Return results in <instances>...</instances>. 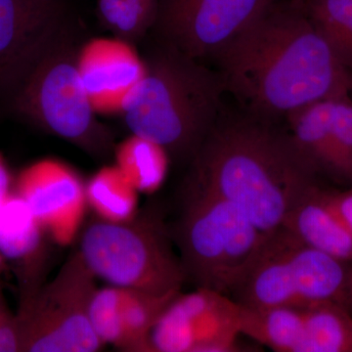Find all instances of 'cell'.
<instances>
[{
  "label": "cell",
  "mask_w": 352,
  "mask_h": 352,
  "mask_svg": "<svg viewBox=\"0 0 352 352\" xmlns=\"http://www.w3.org/2000/svg\"><path fill=\"white\" fill-rule=\"evenodd\" d=\"M217 56L224 87L256 119L349 99L352 90L351 72L309 16L274 4Z\"/></svg>",
  "instance_id": "6da1fadb"
},
{
  "label": "cell",
  "mask_w": 352,
  "mask_h": 352,
  "mask_svg": "<svg viewBox=\"0 0 352 352\" xmlns=\"http://www.w3.org/2000/svg\"><path fill=\"white\" fill-rule=\"evenodd\" d=\"M190 163L187 180L230 201L265 234L315 186L292 136L258 119L217 122Z\"/></svg>",
  "instance_id": "7a4b0ae2"
},
{
  "label": "cell",
  "mask_w": 352,
  "mask_h": 352,
  "mask_svg": "<svg viewBox=\"0 0 352 352\" xmlns=\"http://www.w3.org/2000/svg\"><path fill=\"white\" fill-rule=\"evenodd\" d=\"M82 28L69 9L0 78L6 112L96 159L115 149L80 76Z\"/></svg>",
  "instance_id": "3957f363"
},
{
  "label": "cell",
  "mask_w": 352,
  "mask_h": 352,
  "mask_svg": "<svg viewBox=\"0 0 352 352\" xmlns=\"http://www.w3.org/2000/svg\"><path fill=\"white\" fill-rule=\"evenodd\" d=\"M143 61L144 75L122 106L124 124L168 156L191 161L219 122L221 78L164 43Z\"/></svg>",
  "instance_id": "277c9868"
},
{
  "label": "cell",
  "mask_w": 352,
  "mask_h": 352,
  "mask_svg": "<svg viewBox=\"0 0 352 352\" xmlns=\"http://www.w3.org/2000/svg\"><path fill=\"white\" fill-rule=\"evenodd\" d=\"M175 231L187 279L229 296L247 276L268 234L230 201L185 179Z\"/></svg>",
  "instance_id": "5b68a950"
},
{
  "label": "cell",
  "mask_w": 352,
  "mask_h": 352,
  "mask_svg": "<svg viewBox=\"0 0 352 352\" xmlns=\"http://www.w3.org/2000/svg\"><path fill=\"white\" fill-rule=\"evenodd\" d=\"M173 243L163 217L147 208L129 221L95 217L83 228L78 251L107 285L166 296L179 293L187 280Z\"/></svg>",
  "instance_id": "8992f818"
},
{
  "label": "cell",
  "mask_w": 352,
  "mask_h": 352,
  "mask_svg": "<svg viewBox=\"0 0 352 352\" xmlns=\"http://www.w3.org/2000/svg\"><path fill=\"white\" fill-rule=\"evenodd\" d=\"M349 263L310 247L281 227L268 234L233 300L250 308L344 305L351 295Z\"/></svg>",
  "instance_id": "52a82bcc"
},
{
  "label": "cell",
  "mask_w": 352,
  "mask_h": 352,
  "mask_svg": "<svg viewBox=\"0 0 352 352\" xmlns=\"http://www.w3.org/2000/svg\"><path fill=\"white\" fill-rule=\"evenodd\" d=\"M97 278L80 252L56 275L20 298L16 312L20 352H95L104 344L90 322Z\"/></svg>",
  "instance_id": "ba28073f"
},
{
  "label": "cell",
  "mask_w": 352,
  "mask_h": 352,
  "mask_svg": "<svg viewBox=\"0 0 352 352\" xmlns=\"http://www.w3.org/2000/svg\"><path fill=\"white\" fill-rule=\"evenodd\" d=\"M274 0H157L153 29L164 43L200 61L217 56Z\"/></svg>",
  "instance_id": "9c48e42d"
},
{
  "label": "cell",
  "mask_w": 352,
  "mask_h": 352,
  "mask_svg": "<svg viewBox=\"0 0 352 352\" xmlns=\"http://www.w3.org/2000/svg\"><path fill=\"white\" fill-rule=\"evenodd\" d=\"M242 305L206 288L178 294L152 329V352H234L239 344Z\"/></svg>",
  "instance_id": "30bf717a"
},
{
  "label": "cell",
  "mask_w": 352,
  "mask_h": 352,
  "mask_svg": "<svg viewBox=\"0 0 352 352\" xmlns=\"http://www.w3.org/2000/svg\"><path fill=\"white\" fill-rule=\"evenodd\" d=\"M13 190L46 235L59 244L76 237L87 203L85 183L73 168L59 160H39L21 171Z\"/></svg>",
  "instance_id": "8fae6325"
},
{
  "label": "cell",
  "mask_w": 352,
  "mask_h": 352,
  "mask_svg": "<svg viewBox=\"0 0 352 352\" xmlns=\"http://www.w3.org/2000/svg\"><path fill=\"white\" fill-rule=\"evenodd\" d=\"M179 293L157 296L112 285L97 288L90 305L92 328L104 346L126 352H152V329Z\"/></svg>",
  "instance_id": "7c38bea8"
},
{
  "label": "cell",
  "mask_w": 352,
  "mask_h": 352,
  "mask_svg": "<svg viewBox=\"0 0 352 352\" xmlns=\"http://www.w3.org/2000/svg\"><path fill=\"white\" fill-rule=\"evenodd\" d=\"M46 237L38 219L13 190L0 205V254L15 273L20 298L44 282Z\"/></svg>",
  "instance_id": "4fadbf2b"
},
{
  "label": "cell",
  "mask_w": 352,
  "mask_h": 352,
  "mask_svg": "<svg viewBox=\"0 0 352 352\" xmlns=\"http://www.w3.org/2000/svg\"><path fill=\"white\" fill-rule=\"evenodd\" d=\"M78 68L88 95L96 103L122 106L144 75V61L132 44L115 39H95L82 44Z\"/></svg>",
  "instance_id": "5bb4252c"
},
{
  "label": "cell",
  "mask_w": 352,
  "mask_h": 352,
  "mask_svg": "<svg viewBox=\"0 0 352 352\" xmlns=\"http://www.w3.org/2000/svg\"><path fill=\"white\" fill-rule=\"evenodd\" d=\"M305 244L352 263V231L340 215L333 194L315 185L287 215L283 226Z\"/></svg>",
  "instance_id": "9a60e30c"
},
{
  "label": "cell",
  "mask_w": 352,
  "mask_h": 352,
  "mask_svg": "<svg viewBox=\"0 0 352 352\" xmlns=\"http://www.w3.org/2000/svg\"><path fill=\"white\" fill-rule=\"evenodd\" d=\"M67 9L63 0H0V78Z\"/></svg>",
  "instance_id": "2e32d148"
},
{
  "label": "cell",
  "mask_w": 352,
  "mask_h": 352,
  "mask_svg": "<svg viewBox=\"0 0 352 352\" xmlns=\"http://www.w3.org/2000/svg\"><path fill=\"white\" fill-rule=\"evenodd\" d=\"M305 323V308H250L242 305V335L278 352H298Z\"/></svg>",
  "instance_id": "e0dca14e"
},
{
  "label": "cell",
  "mask_w": 352,
  "mask_h": 352,
  "mask_svg": "<svg viewBox=\"0 0 352 352\" xmlns=\"http://www.w3.org/2000/svg\"><path fill=\"white\" fill-rule=\"evenodd\" d=\"M333 101L316 102L288 116L292 138L315 171H331Z\"/></svg>",
  "instance_id": "ac0fdd59"
},
{
  "label": "cell",
  "mask_w": 352,
  "mask_h": 352,
  "mask_svg": "<svg viewBox=\"0 0 352 352\" xmlns=\"http://www.w3.org/2000/svg\"><path fill=\"white\" fill-rule=\"evenodd\" d=\"M115 164L139 194H153L166 179L168 152L149 139L131 134L115 146Z\"/></svg>",
  "instance_id": "d6986e66"
},
{
  "label": "cell",
  "mask_w": 352,
  "mask_h": 352,
  "mask_svg": "<svg viewBox=\"0 0 352 352\" xmlns=\"http://www.w3.org/2000/svg\"><path fill=\"white\" fill-rule=\"evenodd\" d=\"M138 190L116 164L96 171L85 183L88 207L97 219L124 222L133 219L138 208Z\"/></svg>",
  "instance_id": "ffe728a7"
},
{
  "label": "cell",
  "mask_w": 352,
  "mask_h": 352,
  "mask_svg": "<svg viewBox=\"0 0 352 352\" xmlns=\"http://www.w3.org/2000/svg\"><path fill=\"white\" fill-rule=\"evenodd\" d=\"M298 352H352V316L344 305L323 302L305 308Z\"/></svg>",
  "instance_id": "44dd1931"
},
{
  "label": "cell",
  "mask_w": 352,
  "mask_h": 352,
  "mask_svg": "<svg viewBox=\"0 0 352 352\" xmlns=\"http://www.w3.org/2000/svg\"><path fill=\"white\" fill-rule=\"evenodd\" d=\"M309 18L336 57L352 73V0H311Z\"/></svg>",
  "instance_id": "7402d4cb"
},
{
  "label": "cell",
  "mask_w": 352,
  "mask_h": 352,
  "mask_svg": "<svg viewBox=\"0 0 352 352\" xmlns=\"http://www.w3.org/2000/svg\"><path fill=\"white\" fill-rule=\"evenodd\" d=\"M157 6L132 0H97L102 25L115 38L131 44L154 27Z\"/></svg>",
  "instance_id": "603a6c76"
},
{
  "label": "cell",
  "mask_w": 352,
  "mask_h": 352,
  "mask_svg": "<svg viewBox=\"0 0 352 352\" xmlns=\"http://www.w3.org/2000/svg\"><path fill=\"white\" fill-rule=\"evenodd\" d=\"M331 173L352 182V102L333 101Z\"/></svg>",
  "instance_id": "cb8c5ba5"
},
{
  "label": "cell",
  "mask_w": 352,
  "mask_h": 352,
  "mask_svg": "<svg viewBox=\"0 0 352 352\" xmlns=\"http://www.w3.org/2000/svg\"><path fill=\"white\" fill-rule=\"evenodd\" d=\"M0 352H20L16 314L11 311L0 282Z\"/></svg>",
  "instance_id": "d4e9b609"
},
{
  "label": "cell",
  "mask_w": 352,
  "mask_h": 352,
  "mask_svg": "<svg viewBox=\"0 0 352 352\" xmlns=\"http://www.w3.org/2000/svg\"><path fill=\"white\" fill-rule=\"evenodd\" d=\"M14 179L6 163V157L0 153V205L13 192Z\"/></svg>",
  "instance_id": "484cf974"
},
{
  "label": "cell",
  "mask_w": 352,
  "mask_h": 352,
  "mask_svg": "<svg viewBox=\"0 0 352 352\" xmlns=\"http://www.w3.org/2000/svg\"><path fill=\"white\" fill-rule=\"evenodd\" d=\"M333 200L342 219L352 231V189L333 194Z\"/></svg>",
  "instance_id": "4316f807"
},
{
  "label": "cell",
  "mask_w": 352,
  "mask_h": 352,
  "mask_svg": "<svg viewBox=\"0 0 352 352\" xmlns=\"http://www.w3.org/2000/svg\"><path fill=\"white\" fill-rule=\"evenodd\" d=\"M6 267L7 264L4 261L3 258H2L1 254H0V276H1L2 272H3Z\"/></svg>",
  "instance_id": "83f0119b"
},
{
  "label": "cell",
  "mask_w": 352,
  "mask_h": 352,
  "mask_svg": "<svg viewBox=\"0 0 352 352\" xmlns=\"http://www.w3.org/2000/svg\"><path fill=\"white\" fill-rule=\"evenodd\" d=\"M132 1L143 2V3L157 4V0H132Z\"/></svg>",
  "instance_id": "f1b7e54d"
}]
</instances>
